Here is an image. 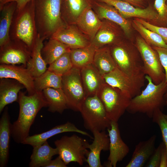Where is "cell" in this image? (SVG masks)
Segmentation results:
<instances>
[{
  "label": "cell",
  "mask_w": 167,
  "mask_h": 167,
  "mask_svg": "<svg viewBox=\"0 0 167 167\" xmlns=\"http://www.w3.org/2000/svg\"><path fill=\"white\" fill-rule=\"evenodd\" d=\"M18 101L19 106L17 120L11 125V135L14 141L22 143L29 135L30 128L36 116L43 107H48V103L42 92H36L27 96L20 91Z\"/></svg>",
  "instance_id": "1"
},
{
  "label": "cell",
  "mask_w": 167,
  "mask_h": 167,
  "mask_svg": "<svg viewBox=\"0 0 167 167\" xmlns=\"http://www.w3.org/2000/svg\"><path fill=\"white\" fill-rule=\"evenodd\" d=\"M109 48L117 67L143 87L146 74L141 57L135 45L122 40Z\"/></svg>",
  "instance_id": "2"
},
{
  "label": "cell",
  "mask_w": 167,
  "mask_h": 167,
  "mask_svg": "<svg viewBox=\"0 0 167 167\" xmlns=\"http://www.w3.org/2000/svg\"><path fill=\"white\" fill-rule=\"evenodd\" d=\"M145 79L148 81L146 87L131 100L126 111L131 114L142 113L152 118L156 110H162L167 105L164 95L167 92V84L165 80L156 84L148 76L146 75Z\"/></svg>",
  "instance_id": "3"
},
{
  "label": "cell",
  "mask_w": 167,
  "mask_h": 167,
  "mask_svg": "<svg viewBox=\"0 0 167 167\" xmlns=\"http://www.w3.org/2000/svg\"><path fill=\"white\" fill-rule=\"evenodd\" d=\"M34 2L37 33L44 40L50 38L66 24L61 15L62 0H34Z\"/></svg>",
  "instance_id": "4"
},
{
  "label": "cell",
  "mask_w": 167,
  "mask_h": 167,
  "mask_svg": "<svg viewBox=\"0 0 167 167\" xmlns=\"http://www.w3.org/2000/svg\"><path fill=\"white\" fill-rule=\"evenodd\" d=\"M37 35L35 17L34 2V0H32L22 9L16 10L9 36L10 40L22 42L32 51Z\"/></svg>",
  "instance_id": "5"
},
{
  "label": "cell",
  "mask_w": 167,
  "mask_h": 167,
  "mask_svg": "<svg viewBox=\"0 0 167 167\" xmlns=\"http://www.w3.org/2000/svg\"><path fill=\"white\" fill-rule=\"evenodd\" d=\"M79 112L84 127L92 132L105 131L110 127L111 121L97 95L87 96L80 106Z\"/></svg>",
  "instance_id": "6"
},
{
  "label": "cell",
  "mask_w": 167,
  "mask_h": 167,
  "mask_svg": "<svg viewBox=\"0 0 167 167\" xmlns=\"http://www.w3.org/2000/svg\"><path fill=\"white\" fill-rule=\"evenodd\" d=\"M111 121L118 122L129 106L131 100L118 88L105 82L97 94Z\"/></svg>",
  "instance_id": "7"
},
{
  "label": "cell",
  "mask_w": 167,
  "mask_h": 167,
  "mask_svg": "<svg viewBox=\"0 0 167 167\" xmlns=\"http://www.w3.org/2000/svg\"><path fill=\"white\" fill-rule=\"evenodd\" d=\"M58 154L67 165L75 162L82 165L85 161L89 143L87 140L75 134L64 135L54 142Z\"/></svg>",
  "instance_id": "8"
},
{
  "label": "cell",
  "mask_w": 167,
  "mask_h": 167,
  "mask_svg": "<svg viewBox=\"0 0 167 167\" xmlns=\"http://www.w3.org/2000/svg\"><path fill=\"white\" fill-rule=\"evenodd\" d=\"M62 78L61 88L67 99L68 109L79 112L80 106L87 97L80 69L73 66Z\"/></svg>",
  "instance_id": "9"
},
{
  "label": "cell",
  "mask_w": 167,
  "mask_h": 167,
  "mask_svg": "<svg viewBox=\"0 0 167 167\" xmlns=\"http://www.w3.org/2000/svg\"><path fill=\"white\" fill-rule=\"evenodd\" d=\"M141 57L146 75L155 84L165 80L164 70L156 51L140 36H137L134 44Z\"/></svg>",
  "instance_id": "10"
},
{
  "label": "cell",
  "mask_w": 167,
  "mask_h": 167,
  "mask_svg": "<svg viewBox=\"0 0 167 167\" xmlns=\"http://www.w3.org/2000/svg\"><path fill=\"white\" fill-rule=\"evenodd\" d=\"M99 2L110 5L116 8L126 19L135 17L146 21H153L161 26L157 12L151 6L145 8L136 7L121 0H98Z\"/></svg>",
  "instance_id": "11"
},
{
  "label": "cell",
  "mask_w": 167,
  "mask_h": 167,
  "mask_svg": "<svg viewBox=\"0 0 167 167\" xmlns=\"http://www.w3.org/2000/svg\"><path fill=\"white\" fill-rule=\"evenodd\" d=\"M1 64H22L25 67L31 56V50L22 42L10 40L0 48Z\"/></svg>",
  "instance_id": "12"
},
{
  "label": "cell",
  "mask_w": 167,
  "mask_h": 167,
  "mask_svg": "<svg viewBox=\"0 0 167 167\" xmlns=\"http://www.w3.org/2000/svg\"><path fill=\"white\" fill-rule=\"evenodd\" d=\"M107 130L110 141L107 165L116 167L118 162L122 161L129 153V148L121 138L118 122L111 121L110 127Z\"/></svg>",
  "instance_id": "13"
},
{
  "label": "cell",
  "mask_w": 167,
  "mask_h": 167,
  "mask_svg": "<svg viewBox=\"0 0 167 167\" xmlns=\"http://www.w3.org/2000/svg\"><path fill=\"white\" fill-rule=\"evenodd\" d=\"M101 20V26L91 42L96 49L110 47L122 40L123 32L118 25L107 19Z\"/></svg>",
  "instance_id": "14"
},
{
  "label": "cell",
  "mask_w": 167,
  "mask_h": 167,
  "mask_svg": "<svg viewBox=\"0 0 167 167\" xmlns=\"http://www.w3.org/2000/svg\"><path fill=\"white\" fill-rule=\"evenodd\" d=\"M68 46L71 49L84 47L91 44L89 39L75 24H65L51 37Z\"/></svg>",
  "instance_id": "15"
},
{
  "label": "cell",
  "mask_w": 167,
  "mask_h": 167,
  "mask_svg": "<svg viewBox=\"0 0 167 167\" xmlns=\"http://www.w3.org/2000/svg\"><path fill=\"white\" fill-rule=\"evenodd\" d=\"M103 77L106 83L118 89L131 99L141 92L143 87L117 67Z\"/></svg>",
  "instance_id": "16"
},
{
  "label": "cell",
  "mask_w": 167,
  "mask_h": 167,
  "mask_svg": "<svg viewBox=\"0 0 167 167\" xmlns=\"http://www.w3.org/2000/svg\"><path fill=\"white\" fill-rule=\"evenodd\" d=\"M25 66L15 65L1 64L0 78L12 79L22 84L26 89L28 95L35 92L34 78Z\"/></svg>",
  "instance_id": "17"
},
{
  "label": "cell",
  "mask_w": 167,
  "mask_h": 167,
  "mask_svg": "<svg viewBox=\"0 0 167 167\" xmlns=\"http://www.w3.org/2000/svg\"><path fill=\"white\" fill-rule=\"evenodd\" d=\"M93 140L89 144L88 148L89 149L86 156V161L89 167H102L100 160V154L102 151L109 149V139L105 131H94L92 132Z\"/></svg>",
  "instance_id": "18"
},
{
  "label": "cell",
  "mask_w": 167,
  "mask_h": 167,
  "mask_svg": "<svg viewBox=\"0 0 167 167\" xmlns=\"http://www.w3.org/2000/svg\"><path fill=\"white\" fill-rule=\"evenodd\" d=\"M95 4L94 7L92 8L101 19H107L114 23L121 28L126 36L129 37L131 36L132 28L131 23L125 18L116 8L101 2Z\"/></svg>",
  "instance_id": "19"
},
{
  "label": "cell",
  "mask_w": 167,
  "mask_h": 167,
  "mask_svg": "<svg viewBox=\"0 0 167 167\" xmlns=\"http://www.w3.org/2000/svg\"><path fill=\"white\" fill-rule=\"evenodd\" d=\"M66 132H75L88 136L92 137L87 132L78 128L73 123L69 122L55 126L45 132L29 136L22 144H28L33 147L43 144L50 137L56 135Z\"/></svg>",
  "instance_id": "20"
},
{
  "label": "cell",
  "mask_w": 167,
  "mask_h": 167,
  "mask_svg": "<svg viewBox=\"0 0 167 167\" xmlns=\"http://www.w3.org/2000/svg\"><path fill=\"white\" fill-rule=\"evenodd\" d=\"M11 125L7 107H6L0 119V167H5L8 162Z\"/></svg>",
  "instance_id": "21"
},
{
  "label": "cell",
  "mask_w": 167,
  "mask_h": 167,
  "mask_svg": "<svg viewBox=\"0 0 167 167\" xmlns=\"http://www.w3.org/2000/svg\"><path fill=\"white\" fill-rule=\"evenodd\" d=\"M90 7L89 0H62V18L66 24H75L82 13Z\"/></svg>",
  "instance_id": "22"
},
{
  "label": "cell",
  "mask_w": 167,
  "mask_h": 167,
  "mask_svg": "<svg viewBox=\"0 0 167 167\" xmlns=\"http://www.w3.org/2000/svg\"><path fill=\"white\" fill-rule=\"evenodd\" d=\"M156 136L154 135L146 140L140 141L135 146L131 159L126 167H142L149 160L155 148Z\"/></svg>",
  "instance_id": "23"
},
{
  "label": "cell",
  "mask_w": 167,
  "mask_h": 167,
  "mask_svg": "<svg viewBox=\"0 0 167 167\" xmlns=\"http://www.w3.org/2000/svg\"><path fill=\"white\" fill-rule=\"evenodd\" d=\"M87 97L98 94L105 82L103 76L92 64L80 69Z\"/></svg>",
  "instance_id": "24"
},
{
  "label": "cell",
  "mask_w": 167,
  "mask_h": 167,
  "mask_svg": "<svg viewBox=\"0 0 167 167\" xmlns=\"http://www.w3.org/2000/svg\"><path fill=\"white\" fill-rule=\"evenodd\" d=\"M102 21L92 7L85 10L78 19L75 24L90 40L94 38L100 28Z\"/></svg>",
  "instance_id": "25"
},
{
  "label": "cell",
  "mask_w": 167,
  "mask_h": 167,
  "mask_svg": "<svg viewBox=\"0 0 167 167\" xmlns=\"http://www.w3.org/2000/svg\"><path fill=\"white\" fill-rule=\"evenodd\" d=\"M25 88L17 81L2 78L0 81V113L6 106L18 100L20 90Z\"/></svg>",
  "instance_id": "26"
},
{
  "label": "cell",
  "mask_w": 167,
  "mask_h": 167,
  "mask_svg": "<svg viewBox=\"0 0 167 167\" xmlns=\"http://www.w3.org/2000/svg\"><path fill=\"white\" fill-rule=\"evenodd\" d=\"M44 40L38 34L31 51V58L26 66L34 78L43 74L47 69V64L43 59L41 53Z\"/></svg>",
  "instance_id": "27"
},
{
  "label": "cell",
  "mask_w": 167,
  "mask_h": 167,
  "mask_svg": "<svg viewBox=\"0 0 167 167\" xmlns=\"http://www.w3.org/2000/svg\"><path fill=\"white\" fill-rule=\"evenodd\" d=\"M16 7L15 2H11L6 3L0 10V47L10 41V29Z\"/></svg>",
  "instance_id": "28"
},
{
  "label": "cell",
  "mask_w": 167,
  "mask_h": 167,
  "mask_svg": "<svg viewBox=\"0 0 167 167\" xmlns=\"http://www.w3.org/2000/svg\"><path fill=\"white\" fill-rule=\"evenodd\" d=\"M32 147L29 164L30 167H45L52 160V157L58 154L57 148L51 147L47 141Z\"/></svg>",
  "instance_id": "29"
},
{
  "label": "cell",
  "mask_w": 167,
  "mask_h": 167,
  "mask_svg": "<svg viewBox=\"0 0 167 167\" xmlns=\"http://www.w3.org/2000/svg\"><path fill=\"white\" fill-rule=\"evenodd\" d=\"M48 103V110L52 113L62 114L68 109L66 96L62 88H49L42 91Z\"/></svg>",
  "instance_id": "30"
},
{
  "label": "cell",
  "mask_w": 167,
  "mask_h": 167,
  "mask_svg": "<svg viewBox=\"0 0 167 167\" xmlns=\"http://www.w3.org/2000/svg\"><path fill=\"white\" fill-rule=\"evenodd\" d=\"M92 64L102 76L117 68L109 47L96 49Z\"/></svg>",
  "instance_id": "31"
},
{
  "label": "cell",
  "mask_w": 167,
  "mask_h": 167,
  "mask_svg": "<svg viewBox=\"0 0 167 167\" xmlns=\"http://www.w3.org/2000/svg\"><path fill=\"white\" fill-rule=\"evenodd\" d=\"M70 50L67 45L50 37L43 45L41 53L47 64L50 65L63 54L70 52Z\"/></svg>",
  "instance_id": "32"
},
{
  "label": "cell",
  "mask_w": 167,
  "mask_h": 167,
  "mask_svg": "<svg viewBox=\"0 0 167 167\" xmlns=\"http://www.w3.org/2000/svg\"><path fill=\"white\" fill-rule=\"evenodd\" d=\"M96 49L91 44L84 47L71 49L70 56L73 66L81 69L92 64Z\"/></svg>",
  "instance_id": "33"
},
{
  "label": "cell",
  "mask_w": 167,
  "mask_h": 167,
  "mask_svg": "<svg viewBox=\"0 0 167 167\" xmlns=\"http://www.w3.org/2000/svg\"><path fill=\"white\" fill-rule=\"evenodd\" d=\"M62 76L47 70L39 76L34 78L36 91L42 92L45 89L51 88H61Z\"/></svg>",
  "instance_id": "34"
},
{
  "label": "cell",
  "mask_w": 167,
  "mask_h": 167,
  "mask_svg": "<svg viewBox=\"0 0 167 167\" xmlns=\"http://www.w3.org/2000/svg\"><path fill=\"white\" fill-rule=\"evenodd\" d=\"M131 24L132 28L151 46L167 48V45L160 35L145 28L136 19L133 20Z\"/></svg>",
  "instance_id": "35"
},
{
  "label": "cell",
  "mask_w": 167,
  "mask_h": 167,
  "mask_svg": "<svg viewBox=\"0 0 167 167\" xmlns=\"http://www.w3.org/2000/svg\"><path fill=\"white\" fill-rule=\"evenodd\" d=\"M73 67L70 52L63 54L49 65L47 70L62 76L68 72Z\"/></svg>",
  "instance_id": "36"
},
{
  "label": "cell",
  "mask_w": 167,
  "mask_h": 167,
  "mask_svg": "<svg viewBox=\"0 0 167 167\" xmlns=\"http://www.w3.org/2000/svg\"><path fill=\"white\" fill-rule=\"evenodd\" d=\"M163 114L161 110L157 109L154 112L152 118V121L157 123L160 128L163 142L167 152V120Z\"/></svg>",
  "instance_id": "37"
},
{
  "label": "cell",
  "mask_w": 167,
  "mask_h": 167,
  "mask_svg": "<svg viewBox=\"0 0 167 167\" xmlns=\"http://www.w3.org/2000/svg\"><path fill=\"white\" fill-rule=\"evenodd\" d=\"M167 0H155L154 8L158 15L161 26H167Z\"/></svg>",
  "instance_id": "38"
},
{
  "label": "cell",
  "mask_w": 167,
  "mask_h": 167,
  "mask_svg": "<svg viewBox=\"0 0 167 167\" xmlns=\"http://www.w3.org/2000/svg\"><path fill=\"white\" fill-rule=\"evenodd\" d=\"M146 28L158 34L162 38L167 45V27L153 24L141 19L136 18Z\"/></svg>",
  "instance_id": "39"
},
{
  "label": "cell",
  "mask_w": 167,
  "mask_h": 167,
  "mask_svg": "<svg viewBox=\"0 0 167 167\" xmlns=\"http://www.w3.org/2000/svg\"><path fill=\"white\" fill-rule=\"evenodd\" d=\"M164 145V143L163 142H162L155 148L146 165V167H159L162 150Z\"/></svg>",
  "instance_id": "40"
},
{
  "label": "cell",
  "mask_w": 167,
  "mask_h": 167,
  "mask_svg": "<svg viewBox=\"0 0 167 167\" xmlns=\"http://www.w3.org/2000/svg\"><path fill=\"white\" fill-rule=\"evenodd\" d=\"M152 47L159 55L161 63L165 71V82L167 84V48Z\"/></svg>",
  "instance_id": "41"
},
{
  "label": "cell",
  "mask_w": 167,
  "mask_h": 167,
  "mask_svg": "<svg viewBox=\"0 0 167 167\" xmlns=\"http://www.w3.org/2000/svg\"><path fill=\"white\" fill-rule=\"evenodd\" d=\"M66 165L58 156L55 159L51 160L45 167H66Z\"/></svg>",
  "instance_id": "42"
},
{
  "label": "cell",
  "mask_w": 167,
  "mask_h": 167,
  "mask_svg": "<svg viewBox=\"0 0 167 167\" xmlns=\"http://www.w3.org/2000/svg\"><path fill=\"white\" fill-rule=\"evenodd\" d=\"M159 167H167V152L165 144L162 150Z\"/></svg>",
  "instance_id": "43"
},
{
  "label": "cell",
  "mask_w": 167,
  "mask_h": 167,
  "mask_svg": "<svg viewBox=\"0 0 167 167\" xmlns=\"http://www.w3.org/2000/svg\"><path fill=\"white\" fill-rule=\"evenodd\" d=\"M127 2L137 7L144 8L143 5L145 0H121Z\"/></svg>",
  "instance_id": "44"
},
{
  "label": "cell",
  "mask_w": 167,
  "mask_h": 167,
  "mask_svg": "<svg viewBox=\"0 0 167 167\" xmlns=\"http://www.w3.org/2000/svg\"><path fill=\"white\" fill-rule=\"evenodd\" d=\"M32 0H9L7 2H15L17 4L16 10H20L23 8L28 2Z\"/></svg>",
  "instance_id": "45"
},
{
  "label": "cell",
  "mask_w": 167,
  "mask_h": 167,
  "mask_svg": "<svg viewBox=\"0 0 167 167\" xmlns=\"http://www.w3.org/2000/svg\"><path fill=\"white\" fill-rule=\"evenodd\" d=\"M9 0H0V10H1L4 6L7 3Z\"/></svg>",
  "instance_id": "46"
},
{
  "label": "cell",
  "mask_w": 167,
  "mask_h": 167,
  "mask_svg": "<svg viewBox=\"0 0 167 167\" xmlns=\"http://www.w3.org/2000/svg\"><path fill=\"white\" fill-rule=\"evenodd\" d=\"M164 98L165 100L166 101H167V92L165 93L164 95Z\"/></svg>",
  "instance_id": "47"
},
{
  "label": "cell",
  "mask_w": 167,
  "mask_h": 167,
  "mask_svg": "<svg viewBox=\"0 0 167 167\" xmlns=\"http://www.w3.org/2000/svg\"><path fill=\"white\" fill-rule=\"evenodd\" d=\"M165 118L167 120V114H163Z\"/></svg>",
  "instance_id": "48"
},
{
  "label": "cell",
  "mask_w": 167,
  "mask_h": 167,
  "mask_svg": "<svg viewBox=\"0 0 167 167\" xmlns=\"http://www.w3.org/2000/svg\"><path fill=\"white\" fill-rule=\"evenodd\" d=\"M166 104H167V101H166Z\"/></svg>",
  "instance_id": "49"
},
{
  "label": "cell",
  "mask_w": 167,
  "mask_h": 167,
  "mask_svg": "<svg viewBox=\"0 0 167 167\" xmlns=\"http://www.w3.org/2000/svg\"></svg>",
  "instance_id": "50"
}]
</instances>
